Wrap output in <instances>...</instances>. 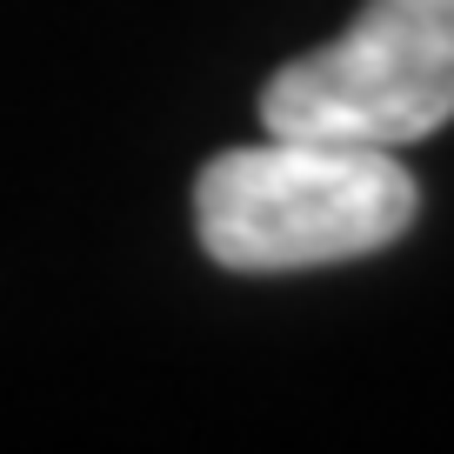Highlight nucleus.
Returning <instances> with one entry per match:
<instances>
[{
  "label": "nucleus",
  "instance_id": "nucleus-1",
  "mask_svg": "<svg viewBox=\"0 0 454 454\" xmlns=\"http://www.w3.org/2000/svg\"><path fill=\"white\" fill-rule=\"evenodd\" d=\"M421 187L387 147L287 141L227 147L194 181V227L221 268L287 274L395 247L414 227Z\"/></svg>",
  "mask_w": 454,
  "mask_h": 454
},
{
  "label": "nucleus",
  "instance_id": "nucleus-2",
  "mask_svg": "<svg viewBox=\"0 0 454 454\" xmlns=\"http://www.w3.org/2000/svg\"><path fill=\"white\" fill-rule=\"evenodd\" d=\"M454 121V0H368L340 41L261 87V128L287 141L401 147Z\"/></svg>",
  "mask_w": 454,
  "mask_h": 454
}]
</instances>
